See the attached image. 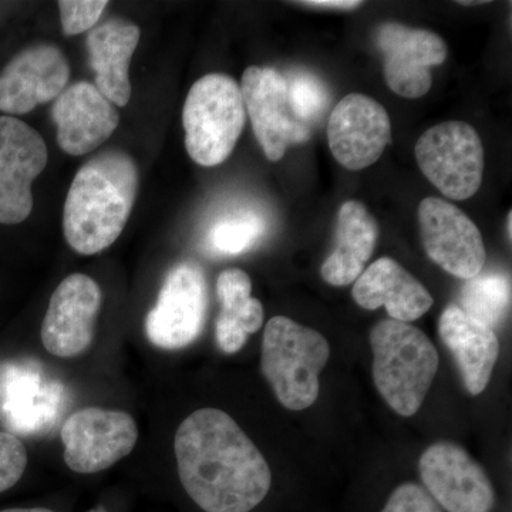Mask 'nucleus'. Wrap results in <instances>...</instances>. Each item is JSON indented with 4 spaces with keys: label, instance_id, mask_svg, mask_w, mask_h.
Returning <instances> with one entry per match:
<instances>
[{
    "label": "nucleus",
    "instance_id": "a211bd4d",
    "mask_svg": "<svg viewBox=\"0 0 512 512\" xmlns=\"http://www.w3.org/2000/svg\"><path fill=\"white\" fill-rule=\"evenodd\" d=\"M353 299L366 311L386 308L390 319L410 323L426 315L434 299L426 286L392 258L377 259L355 281Z\"/></svg>",
    "mask_w": 512,
    "mask_h": 512
},
{
    "label": "nucleus",
    "instance_id": "a878e982",
    "mask_svg": "<svg viewBox=\"0 0 512 512\" xmlns=\"http://www.w3.org/2000/svg\"><path fill=\"white\" fill-rule=\"evenodd\" d=\"M107 6H109V2L106 0H62L59 2L64 35H80V33L94 28Z\"/></svg>",
    "mask_w": 512,
    "mask_h": 512
},
{
    "label": "nucleus",
    "instance_id": "c85d7f7f",
    "mask_svg": "<svg viewBox=\"0 0 512 512\" xmlns=\"http://www.w3.org/2000/svg\"><path fill=\"white\" fill-rule=\"evenodd\" d=\"M298 5L305 8L325 9V10H355L363 5V2L357 0H303Z\"/></svg>",
    "mask_w": 512,
    "mask_h": 512
},
{
    "label": "nucleus",
    "instance_id": "4468645a",
    "mask_svg": "<svg viewBox=\"0 0 512 512\" xmlns=\"http://www.w3.org/2000/svg\"><path fill=\"white\" fill-rule=\"evenodd\" d=\"M103 293L90 276L73 274L57 286L43 319V346L56 357H76L92 346Z\"/></svg>",
    "mask_w": 512,
    "mask_h": 512
},
{
    "label": "nucleus",
    "instance_id": "20e7f679",
    "mask_svg": "<svg viewBox=\"0 0 512 512\" xmlns=\"http://www.w3.org/2000/svg\"><path fill=\"white\" fill-rule=\"evenodd\" d=\"M330 356L328 340L318 330L286 316H274L265 326L261 367L276 399L293 412L318 400L320 372Z\"/></svg>",
    "mask_w": 512,
    "mask_h": 512
},
{
    "label": "nucleus",
    "instance_id": "39448f33",
    "mask_svg": "<svg viewBox=\"0 0 512 512\" xmlns=\"http://www.w3.org/2000/svg\"><path fill=\"white\" fill-rule=\"evenodd\" d=\"M247 121L241 87L232 77L211 73L194 83L185 100V147L202 167L224 163Z\"/></svg>",
    "mask_w": 512,
    "mask_h": 512
},
{
    "label": "nucleus",
    "instance_id": "f3484780",
    "mask_svg": "<svg viewBox=\"0 0 512 512\" xmlns=\"http://www.w3.org/2000/svg\"><path fill=\"white\" fill-rule=\"evenodd\" d=\"M57 143L70 156H83L109 140L120 114L93 83L79 82L64 89L52 109Z\"/></svg>",
    "mask_w": 512,
    "mask_h": 512
},
{
    "label": "nucleus",
    "instance_id": "473e14b6",
    "mask_svg": "<svg viewBox=\"0 0 512 512\" xmlns=\"http://www.w3.org/2000/svg\"><path fill=\"white\" fill-rule=\"evenodd\" d=\"M89 512H107L106 510H103V508H94V510Z\"/></svg>",
    "mask_w": 512,
    "mask_h": 512
},
{
    "label": "nucleus",
    "instance_id": "4be33fe9",
    "mask_svg": "<svg viewBox=\"0 0 512 512\" xmlns=\"http://www.w3.org/2000/svg\"><path fill=\"white\" fill-rule=\"evenodd\" d=\"M217 293L221 312L215 325V336L222 352L232 355L244 348L248 336L264 325V306L258 299L252 298L251 278L239 268L221 272Z\"/></svg>",
    "mask_w": 512,
    "mask_h": 512
},
{
    "label": "nucleus",
    "instance_id": "0eeeda50",
    "mask_svg": "<svg viewBox=\"0 0 512 512\" xmlns=\"http://www.w3.org/2000/svg\"><path fill=\"white\" fill-rule=\"evenodd\" d=\"M64 463L74 473L96 474L127 457L136 447V420L126 412L101 407L77 410L60 430Z\"/></svg>",
    "mask_w": 512,
    "mask_h": 512
},
{
    "label": "nucleus",
    "instance_id": "423d86ee",
    "mask_svg": "<svg viewBox=\"0 0 512 512\" xmlns=\"http://www.w3.org/2000/svg\"><path fill=\"white\" fill-rule=\"evenodd\" d=\"M421 173L450 200L476 195L483 183L484 147L476 128L444 121L421 134L414 147Z\"/></svg>",
    "mask_w": 512,
    "mask_h": 512
},
{
    "label": "nucleus",
    "instance_id": "cd10ccee",
    "mask_svg": "<svg viewBox=\"0 0 512 512\" xmlns=\"http://www.w3.org/2000/svg\"><path fill=\"white\" fill-rule=\"evenodd\" d=\"M382 512H444L426 488L419 484L406 483L399 485Z\"/></svg>",
    "mask_w": 512,
    "mask_h": 512
},
{
    "label": "nucleus",
    "instance_id": "2f4dec72",
    "mask_svg": "<svg viewBox=\"0 0 512 512\" xmlns=\"http://www.w3.org/2000/svg\"><path fill=\"white\" fill-rule=\"evenodd\" d=\"M460 3V5H463V6H474V5H484V3H487V2H483V0H480V2H458Z\"/></svg>",
    "mask_w": 512,
    "mask_h": 512
},
{
    "label": "nucleus",
    "instance_id": "5701e85b",
    "mask_svg": "<svg viewBox=\"0 0 512 512\" xmlns=\"http://www.w3.org/2000/svg\"><path fill=\"white\" fill-rule=\"evenodd\" d=\"M460 301L461 311L494 330L504 322L510 311V276L497 272L468 279L461 291Z\"/></svg>",
    "mask_w": 512,
    "mask_h": 512
},
{
    "label": "nucleus",
    "instance_id": "7ed1b4c3",
    "mask_svg": "<svg viewBox=\"0 0 512 512\" xmlns=\"http://www.w3.org/2000/svg\"><path fill=\"white\" fill-rule=\"evenodd\" d=\"M373 380L386 403L403 417L419 412L439 370L440 357L426 333L386 319L370 332Z\"/></svg>",
    "mask_w": 512,
    "mask_h": 512
},
{
    "label": "nucleus",
    "instance_id": "393cba45",
    "mask_svg": "<svg viewBox=\"0 0 512 512\" xmlns=\"http://www.w3.org/2000/svg\"><path fill=\"white\" fill-rule=\"evenodd\" d=\"M288 86L289 107L293 116L311 127L322 119L329 109L330 93L326 84L316 74L298 70L285 76Z\"/></svg>",
    "mask_w": 512,
    "mask_h": 512
},
{
    "label": "nucleus",
    "instance_id": "9d476101",
    "mask_svg": "<svg viewBox=\"0 0 512 512\" xmlns=\"http://www.w3.org/2000/svg\"><path fill=\"white\" fill-rule=\"evenodd\" d=\"M417 218L424 251L434 264L466 281L481 274L487 258L483 237L460 208L441 198H424Z\"/></svg>",
    "mask_w": 512,
    "mask_h": 512
},
{
    "label": "nucleus",
    "instance_id": "aec40b11",
    "mask_svg": "<svg viewBox=\"0 0 512 512\" xmlns=\"http://www.w3.org/2000/svg\"><path fill=\"white\" fill-rule=\"evenodd\" d=\"M140 37V28L123 19L107 20L87 36L90 66L96 73L94 86L114 106L124 107L130 101L128 70Z\"/></svg>",
    "mask_w": 512,
    "mask_h": 512
},
{
    "label": "nucleus",
    "instance_id": "bb28decb",
    "mask_svg": "<svg viewBox=\"0 0 512 512\" xmlns=\"http://www.w3.org/2000/svg\"><path fill=\"white\" fill-rule=\"evenodd\" d=\"M28 467L25 444L8 431H0V493L19 483Z\"/></svg>",
    "mask_w": 512,
    "mask_h": 512
},
{
    "label": "nucleus",
    "instance_id": "dca6fc26",
    "mask_svg": "<svg viewBox=\"0 0 512 512\" xmlns=\"http://www.w3.org/2000/svg\"><path fill=\"white\" fill-rule=\"evenodd\" d=\"M70 66L59 47L39 43L22 50L0 72V111L22 116L56 100L66 89Z\"/></svg>",
    "mask_w": 512,
    "mask_h": 512
},
{
    "label": "nucleus",
    "instance_id": "f257e3e1",
    "mask_svg": "<svg viewBox=\"0 0 512 512\" xmlns=\"http://www.w3.org/2000/svg\"><path fill=\"white\" fill-rule=\"evenodd\" d=\"M174 451L184 490L205 512H249L271 490L268 461L222 410L207 407L185 417Z\"/></svg>",
    "mask_w": 512,
    "mask_h": 512
},
{
    "label": "nucleus",
    "instance_id": "2eb2a0df",
    "mask_svg": "<svg viewBox=\"0 0 512 512\" xmlns=\"http://www.w3.org/2000/svg\"><path fill=\"white\" fill-rule=\"evenodd\" d=\"M328 141L340 165L350 171L365 170L392 141V121L379 101L365 94H348L330 114Z\"/></svg>",
    "mask_w": 512,
    "mask_h": 512
},
{
    "label": "nucleus",
    "instance_id": "9b49d317",
    "mask_svg": "<svg viewBox=\"0 0 512 512\" xmlns=\"http://www.w3.org/2000/svg\"><path fill=\"white\" fill-rule=\"evenodd\" d=\"M242 99L256 140L266 158L279 161L286 148L311 138V127L293 116L284 74L272 67L251 66L242 74Z\"/></svg>",
    "mask_w": 512,
    "mask_h": 512
},
{
    "label": "nucleus",
    "instance_id": "c756f323",
    "mask_svg": "<svg viewBox=\"0 0 512 512\" xmlns=\"http://www.w3.org/2000/svg\"><path fill=\"white\" fill-rule=\"evenodd\" d=\"M0 512H55L47 510V508H10V510H3Z\"/></svg>",
    "mask_w": 512,
    "mask_h": 512
},
{
    "label": "nucleus",
    "instance_id": "1a4fd4ad",
    "mask_svg": "<svg viewBox=\"0 0 512 512\" xmlns=\"http://www.w3.org/2000/svg\"><path fill=\"white\" fill-rule=\"evenodd\" d=\"M424 488L448 512H491L495 491L480 464L450 441L431 444L419 461Z\"/></svg>",
    "mask_w": 512,
    "mask_h": 512
},
{
    "label": "nucleus",
    "instance_id": "6e6552de",
    "mask_svg": "<svg viewBox=\"0 0 512 512\" xmlns=\"http://www.w3.org/2000/svg\"><path fill=\"white\" fill-rule=\"evenodd\" d=\"M207 305V282L200 266L175 265L165 276L156 306L148 312V340L164 350L187 348L204 329Z\"/></svg>",
    "mask_w": 512,
    "mask_h": 512
},
{
    "label": "nucleus",
    "instance_id": "f8f14e48",
    "mask_svg": "<svg viewBox=\"0 0 512 512\" xmlns=\"http://www.w3.org/2000/svg\"><path fill=\"white\" fill-rule=\"evenodd\" d=\"M45 140L25 121L0 116V224H20L33 210V181L45 171Z\"/></svg>",
    "mask_w": 512,
    "mask_h": 512
},
{
    "label": "nucleus",
    "instance_id": "6ab92c4d",
    "mask_svg": "<svg viewBox=\"0 0 512 512\" xmlns=\"http://www.w3.org/2000/svg\"><path fill=\"white\" fill-rule=\"evenodd\" d=\"M439 333L456 360L468 393L473 396L483 393L500 356L495 330L470 318L460 306L451 305L441 313Z\"/></svg>",
    "mask_w": 512,
    "mask_h": 512
},
{
    "label": "nucleus",
    "instance_id": "f03ea898",
    "mask_svg": "<svg viewBox=\"0 0 512 512\" xmlns=\"http://www.w3.org/2000/svg\"><path fill=\"white\" fill-rule=\"evenodd\" d=\"M137 190V165L123 151H106L87 161L64 204V237L70 247L82 255L111 247L126 227Z\"/></svg>",
    "mask_w": 512,
    "mask_h": 512
},
{
    "label": "nucleus",
    "instance_id": "b1692460",
    "mask_svg": "<svg viewBox=\"0 0 512 512\" xmlns=\"http://www.w3.org/2000/svg\"><path fill=\"white\" fill-rule=\"evenodd\" d=\"M266 229L264 218L255 212H239L215 222L207 244L214 254L239 255L254 247Z\"/></svg>",
    "mask_w": 512,
    "mask_h": 512
},
{
    "label": "nucleus",
    "instance_id": "412c9836",
    "mask_svg": "<svg viewBox=\"0 0 512 512\" xmlns=\"http://www.w3.org/2000/svg\"><path fill=\"white\" fill-rule=\"evenodd\" d=\"M379 235V224L365 205L346 201L338 212L335 249L320 269L323 281L333 286L353 284L365 271Z\"/></svg>",
    "mask_w": 512,
    "mask_h": 512
},
{
    "label": "nucleus",
    "instance_id": "7c9ffc66",
    "mask_svg": "<svg viewBox=\"0 0 512 512\" xmlns=\"http://www.w3.org/2000/svg\"><path fill=\"white\" fill-rule=\"evenodd\" d=\"M511 217H512V212H508L507 232H508V239H510V241H511V238H512V234H511V225H512Z\"/></svg>",
    "mask_w": 512,
    "mask_h": 512
},
{
    "label": "nucleus",
    "instance_id": "ddd939ff",
    "mask_svg": "<svg viewBox=\"0 0 512 512\" xmlns=\"http://www.w3.org/2000/svg\"><path fill=\"white\" fill-rule=\"evenodd\" d=\"M377 46L383 55L387 86L404 99H420L430 92V69L447 59L446 42L427 29L402 23H384L377 29Z\"/></svg>",
    "mask_w": 512,
    "mask_h": 512
}]
</instances>
